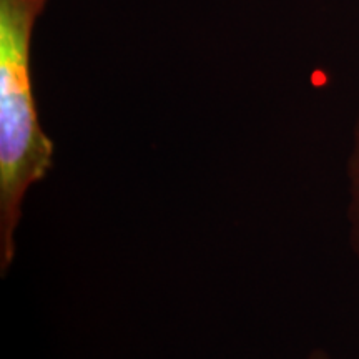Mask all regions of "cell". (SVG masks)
<instances>
[{
	"label": "cell",
	"instance_id": "cell-2",
	"mask_svg": "<svg viewBox=\"0 0 359 359\" xmlns=\"http://www.w3.org/2000/svg\"><path fill=\"white\" fill-rule=\"evenodd\" d=\"M348 182H349V236L351 246L359 259V111L353 128L351 151L348 158Z\"/></svg>",
	"mask_w": 359,
	"mask_h": 359
},
{
	"label": "cell",
	"instance_id": "cell-3",
	"mask_svg": "<svg viewBox=\"0 0 359 359\" xmlns=\"http://www.w3.org/2000/svg\"><path fill=\"white\" fill-rule=\"evenodd\" d=\"M308 359H334L330 353L323 351V349H314V351L309 353Z\"/></svg>",
	"mask_w": 359,
	"mask_h": 359
},
{
	"label": "cell",
	"instance_id": "cell-1",
	"mask_svg": "<svg viewBox=\"0 0 359 359\" xmlns=\"http://www.w3.org/2000/svg\"><path fill=\"white\" fill-rule=\"evenodd\" d=\"M50 0H0V268L15 255L27 191L47 177L53 142L40 125L32 45Z\"/></svg>",
	"mask_w": 359,
	"mask_h": 359
}]
</instances>
